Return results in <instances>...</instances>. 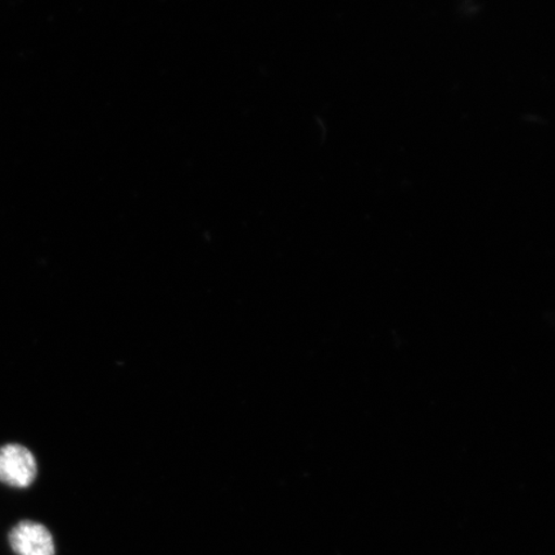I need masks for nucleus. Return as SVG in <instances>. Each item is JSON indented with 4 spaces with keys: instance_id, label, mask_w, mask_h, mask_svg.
Wrapping results in <instances>:
<instances>
[{
    "instance_id": "f257e3e1",
    "label": "nucleus",
    "mask_w": 555,
    "mask_h": 555,
    "mask_svg": "<svg viewBox=\"0 0 555 555\" xmlns=\"http://www.w3.org/2000/svg\"><path fill=\"white\" fill-rule=\"evenodd\" d=\"M37 470V462L26 448L11 443L0 449V481L13 488H27Z\"/></svg>"
},
{
    "instance_id": "f03ea898",
    "label": "nucleus",
    "mask_w": 555,
    "mask_h": 555,
    "mask_svg": "<svg viewBox=\"0 0 555 555\" xmlns=\"http://www.w3.org/2000/svg\"><path fill=\"white\" fill-rule=\"evenodd\" d=\"M10 543L17 555H54V541L47 527L24 520L13 527Z\"/></svg>"
}]
</instances>
